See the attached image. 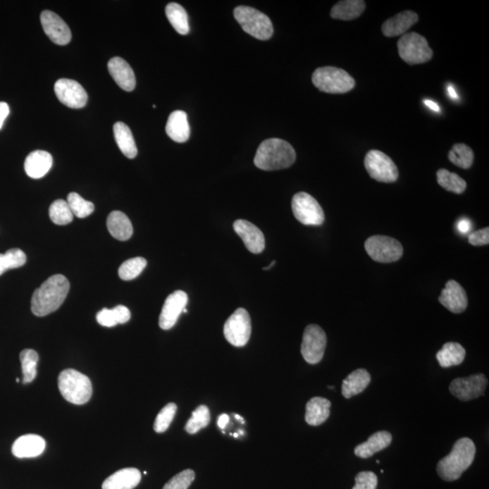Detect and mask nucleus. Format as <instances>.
Wrapping results in <instances>:
<instances>
[{"instance_id": "8fccbe9b", "label": "nucleus", "mask_w": 489, "mask_h": 489, "mask_svg": "<svg viewBox=\"0 0 489 489\" xmlns=\"http://www.w3.org/2000/svg\"><path fill=\"white\" fill-rule=\"evenodd\" d=\"M424 104L425 106L430 108V109L433 110V112L440 113V108L439 106V104L435 103V101L431 100H424Z\"/></svg>"}, {"instance_id": "3c124183", "label": "nucleus", "mask_w": 489, "mask_h": 489, "mask_svg": "<svg viewBox=\"0 0 489 489\" xmlns=\"http://www.w3.org/2000/svg\"><path fill=\"white\" fill-rule=\"evenodd\" d=\"M447 93H449V95L450 97H452V99H458L459 95L458 94H457V92L455 91V89H454L452 85H449V87H447Z\"/></svg>"}, {"instance_id": "9b49d317", "label": "nucleus", "mask_w": 489, "mask_h": 489, "mask_svg": "<svg viewBox=\"0 0 489 489\" xmlns=\"http://www.w3.org/2000/svg\"><path fill=\"white\" fill-rule=\"evenodd\" d=\"M249 314L244 308H239L231 314L224 326V335L230 345L243 347L249 341L251 335Z\"/></svg>"}, {"instance_id": "9d476101", "label": "nucleus", "mask_w": 489, "mask_h": 489, "mask_svg": "<svg viewBox=\"0 0 489 489\" xmlns=\"http://www.w3.org/2000/svg\"><path fill=\"white\" fill-rule=\"evenodd\" d=\"M365 250L374 261L392 263L403 255V247L398 240L387 236H373L364 244Z\"/></svg>"}, {"instance_id": "58836bf2", "label": "nucleus", "mask_w": 489, "mask_h": 489, "mask_svg": "<svg viewBox=\"0 0 489 489\" xmlns=\"http://www.w3.org/2000/svg\"><path fill=\"white\" fill-rule=\"evenodd\" d=\"M209 422H211V412L209 408L206 405L199 406L192 412V418L187 422L185 431L189 434H196L202 428L207 427Z\"/></svg>"}, {"instance_id": "4d7b16f0", "label": "nucleus", "mask_w": 489, "mask_h": 489, "mask_svg": "<svg viewBox=\"0 0 489 489\" xmlns=\"http://www.w3.org/2000/svg\"><path fill=\"white\" fill-rule=\"evenodd\" d=\"M237 436H239V434H237V433H235V434H234V437H235V438H237Z\"/></svg>"}, {"instance_id": "bb28decb", "label": "nucleus", "mask_w": 489, "mask_h": 489, "mask_svg": "<svg viewBox=\"0 0 489 489\" xmlns=\"http://www.w3.org/2000/svg\"><path fill=\"white\" fill-rule=\"evenodd\" d=\"M371 383L370 373L365 369L352 371L342 382V393L345 399L360 395Z\"/></svg>"}, {"instance_id": "c03bdc74", "label": "nucleus", "mask_w": 489, "mask_h": 489, "mask_svg": "<svg viewBox=\"0 0 489 489\" xmlns=\"http://www.w3.org/2000/svg\"><path fill=\"white\" fill-rule=\"evenodd\" d=\"M378 478L376 473L363 471L355 477V485L352 489H376Z\"/></svg>"}, {"instance_id": "6ab92c4d", "label": "nucleus", "mask_w": 489, "mask_h": 489, "mask_svg": "<svg viewBox=\"0 0 489 489\" xmlns=\"http://www.w3.org/2000/svg\"><path fill=\"white\" fill-rule=\"evenodd\" d=\"M46 449V441L36 434L24 435L18 438L12 446L13 455L18 459L37 458Z\"/></svg>"}, {"instance_id": "c9c22d12", "label": "nucleus", "mask_w": 489, "mask_h": 489, "mask_svg": "<svg viewBox=\"0 0 489 489\" xmlns=\"http://www.w3.org/2000/svg\"><path fill=\"white\" fill-rule=\"evenodd\" d=\"M449 160L456 166L465 170L469 169L474 161V152L468 145L457 144L450 151Z\"/></svg>"}, {"instance_id": "de8ad7c7", "label": "nucleus", "mask_w": 489, "mask_h": 489, "mask_svg": "<svg viewBox=\"0 0 489 489\" xmlns=\"http://www.w3.org/2000/svg\"><path fill=\"white\" fill-rule=\"evenodd\" d=\"M9 112H11V110H9L8 104L1 101L0 103V129L4 125L5 120L8 116Z\"/></svg>"}, {"instance_id": "393cba45", "label": "nucleus", "mask_w": 489, "mask_h": 489, "mask_svg": "<svg viewBox=\"0 0 489 489\" xmlns=\"http://www.w3.org/2000/svg\"><path fill=\"white\" fill-rule=\"evenodd\" d=\"M392 436L388 431H378L371 435L366 442L355 447L354 454L359 458L368 459L374 454L382 452L392 443Z\"/></svg>"}, {"instance_id": "a19ab883", "label": "nucleus", "mask_w": 489, "mask_h": 489, "mask_svg": "<svg viewBox=\"0 0 489 489\" xmlns=\"http://www.w3.org/2000/svg\"><path fill=\"white\" fill-rule=\"evenodd\" d=\"M68 203L73 215L79 218L88 217L94 211V203L85 201L78 193L71 192L68 196Z\"/></svg>"}, {"instance_id": "b1692460", "label": "nucleus", "mask_w": 489, "mask_h": 489, "mask_svg": "<svg viewBox=\"0 0 489 489\" xmlns=\"http://www.w3.org/2000/svg\"><path fill=\"white\" fill-rule=\"evenodd\" d=\"M165 129L168 136L174 142L182 144L188 141L190 135L188 116L183 111H174L170 114Z\"/></svg>"}, {"instance_id": "a211bd4d", "label": "nucleus", "mask_w": 489, "mask_h": 489, "mask_svg": "<svg viewBox=\"0 0 489 489\" xmlns=\"http://www.w3.org/2000/svg\"><path fill=\"white\" fill-rule=\"evenodd\" d=\"M234 230L243 240L244 246L253 254L261 253L265 249V237L261 230L249 221L239 220L234 222Z\"/></svg>"}, {"instance_id": "39448f33", "label": "nucleus", "mask_w": 489, "mask_h": 489, "mask_svg": "<svg viewBox=\"0 0 489 489\" xmlns=\"http://www.w3.org/2000/svg\"><path fill=\"white\" fill-rule=\"evenodd\" d=\"M314 87L327 94H346L355 87L354 79L344 69L326 66L314 72Z\"/></svg>"}, {"instance_id": "423d86ee", "label": "nucleus", "mask_w": 489, "mask_h": 489, "mask_svg": "<svg viewBox=\"0 0 489 489\" xmlns=\"http://www.w3.org/2000/svg\"><path fill=\"white\" fill-rule=\"evenodd\" d=\"M234 16L242 30L256 39L268 40L274 33L270 18L256 8L240 6L235 8Z\"/></svg>"}, {"instance_id": "ea45409f", "label": "nucleus", "mask_w": 489, "mask_h": 489, "mask_svg": "<svg viewBox=\"0 0 489 489\" xmlns=\"http://www.w3.org/2000/svg\"><path fill=\"white\" fill-rule=\"evenodd\" d=\"M27 262V256L21 249H13L0 254V276L6 270L21 268Z\"/></svg>"}, {"instance_id": "ddd939ff", "label": "nucleus", "mask_w": 489, "mask_h": 489, "mask_svg": "<svg viewBox=\"0 0 489 489\" xmlns=\"http://www.w3.org/2000/svg\"><path fill=\"white\" fill-rule=\"evenodd\" d=\"M484 374H475L466 378H457L450 385V392L462 402L471 401L483 396L488 386Z\"/></svg>"}, {"instance_id": "cd10ccee", "label": "nucleus", "mask_w": 489, "mask_h": 489, "mask_svg": "<svg viewBox=\"0 0 489 489\" xmlns=\"http://www.w3.org/2000/svg\"><path fill=\"white\" fill-rule=\"evenodd\" d=\"M331 402L322 397H314L307 402L306 421L311 426H319L327 421L330 416Z\"/></svg>"}, {"instance_id": "1a4fd4ad", "label": "nucleus", "mask_w": 489, "mask_h": 489, "mask_svg": "<svg viewBox=\"0 0 489 489\" xmlns=\"http://www.w3.org/2000/svg\"><path fill=\"white\" fill-rule=\"evenodd\" d=\"M364 166L368 174L377 182L392 183L398 180V168L383 151L373 150L368 152L364 159Z\"/></svg>"}, {"instance_id": "2eb2a0df", "label": "nucleus", "mask_w": 489, "mask_h": 489, "mask_svg": "<svg viewBox=\"0 0 489 489\" xmlns=\"http://www.w3.org/2000/svg\"><path fill=\"white\" fill-rule=\"evenodd\" d=\"M188 295L182 290L173 292L167 297L159 319V326L161 329L170 330L176 325L180 314L188 304Z\"/></svg>"}, {"instance_id": "603ef678", "label": "nucleus", "mask_w": 489, "mask_h": 489, "mask_svg": "<svg viewBox=\"0 0 489 489\" xmlns=\"http://www.w3.org/2000/svg\"><path fill=\"white\" fill-rule=\"evenodd\" d=\"M276 264V261H273L268 266H266V268H264V270H268L272 268L273 266H274Z\"/></svg>"}, {"instance_id": "0eeeda50", "label": "nucleus", "mask_w": 489, "mask_h": 489, "mask_svg": "<svg viewBox=\"0 0 489 489\" xmlns=\"http://www.w3.org/2000/svg\"><path fill=\"white\" fill-rule=\"evenodd\" d=\"M397 44L400 56L409 65H420L433 58V52L426 38L416 32L403 35Z\"/></svg>"}, {"instance_id": "f704fd0d", "label": "nucleus", "mask_w": 489, "mask_h": 489, "mask_svg": "<svg viewBox=\"0 0 489 489\" xmlns=\"http://www.w3.org/2000/svg\"><path fill=\"white\" fill-rule=\"evenodd\" d=\"M39 357L37 352L32 349H25L20 354L22 373H23V383H30L36 379L37 374V364Z\"/></svg>"}, {"instance_id": "5fc2aeb1", "label": "nucleus", "mask_w": 489, "mask_h": 489, "mask_svg": "<svg viewBox=\"0 0 489 489\" xmlns=\"http://www.w3.org/2000/svg\"><path fill=\"white\" fill-rule=\"evenodd\" d=\"M328 388L331 389V390H335V387H333V386H329Z\"/></svg>"}, {"instance_id": "49530a36", "label": "nucleus", "mask_w": 489, "mask_h": 489, "mask_svg": "<svg viewBox=\"0 0 489 489\" xmlns=\"http://www.w3.org/2000/svg\"><path fill=\"white\" fill-rule=\"evenodd\" d=\"M457 228H458L459 233L466 234L469 233L472 228L471 221H469L468 218H462V220L458 221Z\"/></svg>"}, {"instance_id": "864d4df0", "label": "nucleus", "mask_w": 489, "mask_h": 489, "mask_svg": "<svg viewBox=\"0 0 489 489\" xmlns=\"http://www.w3.org/2000/svg\"><path fill=\"white\" fill-rule=\"evenodd\" d=\"M235 417H236L237 420H239L240 421L242 422V423H244L243 419L241 418L240 415L235 414Z\"/></svg>"}, {"instance_id": "a878e982", "label": "nucleus", "mask_w": 489, "mask_h": 489, "mask_svg": "<svg viewBox=\"0 0 489 489\" xmlns=\"http://www.w3.org/2000/svg\"><path fill=\"white\" fill-rule=\"evenodd\" d=\"M108 230L114 239L126 241L131 239L133 228L131 221L122 211H113L108 216Z\"/></svg>"}, {"instance_id": "79ce46f5", "label": "nucleus", "mask_w": 489, "mask_h": 489, "mask_svg": "<svg viewBox=\"0 0 489 489\" xmlns=\"http://www.w3.org/2000/svg\"><path fill=\"white\" fill-rule=\"evenodd\" d=\"M177 405L175 403H169L161 409L155 420L154 428L155 433H163L169 428L171 422L175 417Z\"/></svg>"}, {"instance_id": "473e14b6", "label": "nucleus", "mask_w": 489, "mask_h": 489, "mask_svg": "<svg viewBox=\"0 0 489 489\" xmlns=\"http://www.w3.org/2000/svg\"><path fill=\"white\" fill-rule=\"evenodd\" d=\"M168 20L178 33L185 36L190 32L189 18L185 8L178 3H170L165 8Z\"/></svg>"}, {"instance_id": "2f4dec72", "label": "nucleus", "mask_w": 489, "mask_h": 489, "mask_svg": "<svg viewBox=\"0 0 489 489\" xmlns=\"http://www.w3.org/2000/svg\"><path fill=\"white\" fill-rule=\"evenodd\" d=\"M130 319H131V312L125 306H117L113 309L104 308L97 316L98 323L104 327H113L119 323L123 325L129 322Z\"/></svg>"}, {"instance_id": "4be33fe9", "label": "nucleus", "mask_w": 489, "mask_h": 489, "mask_svg": "<svg viewBox=\"0 0 489 489\" xmlns=\"http://www.w3.org/2000/svg\"><path fill=\"white\" fill-rule=\"evenodd\" d=\"M53 166L52 155L46 151H35L25 161V171L32 179H41Z\"/></svg>"}, {"instance_id": "aec40b11", "label": "nucleus", "mask_w": 489, "mask_h": 489, "mask_svg": "<svg viewBox=\"0 0 489 489\" xmlns=\"http://www.w3.org/2000/svg\"><path fill=\"white\" fill-rule=\"evenodd\" d=\"M108 70L118 87L126 92L135 90L136 79L131 66L120 57H113L108 62Z\"/></svg>"}, {"instance_id": "dca6fc26", "label": "nucleus", "mask_w": 489, "mask_h": 489, "mask_svg": "<svg viewBox=\"0 0 489 489\" xmlns=\"http://www.w3.org/2000/svg\"><path fill=\"white\" fill-rule=\"evenodd\" d=\"M41 24L47 36L53 43L66 46L72 39L71 30L58 15L50 11H44L41 14Z\"/></svg>"}, {"instance_id": "412c9836", "label": "nucleus", "mask_w": 489, "mask_h": 489, "mask_svg": "<svg viewBox=\"0 0 489 489\" xmlns=\"http://www.w3.org/2000/svg\"><path fill=\"white\" fill-rule=\"evenodd\" d=\"M419 16L415 12L407 11L399 13L395 17L384 22L382 30L384 36L395 37L403 36L412 25L417 23Z\"/></svg>"}, {"instance_id": "7c9ffc66", "label": "nucleus", "mask_w": 489, "mask_h": 489, "mask_svg": "<svg viewBox=\"0 0 489 489\" xmlns=\"http://www.w3.org/2000/svg\"><path fill=\"white\" fill-rule=\"evenodd\" d=\"M437 360L442 368L456 366L463 363L466 357L464 347L458 342H447L442 349L438 352Z\"/></svg>"}, {"instance_id": "c756f323", "label": "nucleus", "mask_w": 489, "mask_h": 489, "mask_svg": "<svg viewBox=\"0 0 489 489\" xmlns=\"http://www.w3.org/2000/svg\"><path fill=\"white\" fill-rule=\"evenodd\" d=\"M364 9L365 2L361 0L339 1L333 6L331 17L339 20H354L363 14Z\"/></svg>"}, {"instance_id": "09e8293b", "label": "nucleus", "mask_w": 489, "mask_h": 489, "mask_svg": "<svg viewBox=\"0 0 489 489\" xmlns=\"http://www.w3.org/2000/svg\"><path fill=\"white\" fill-rule=\"evenodd\" d=\"M228 421H230V416L228 414H221L218 419V426L221 428H226Z\"/></svg>"}, {"instance_id": "4c0bfd02", "label": "nucleus", "mask_w": 489, "mask_h": 489, "mask_svg": "<svg viewBox=\"0 0 489 489\" xmlns=\"http://www.w3.org/2000/svg\"><path fill=\"white\" fill-rule=\"evenodd\" d=\"M146 266H147V261L144 257H133V259L126 260L120 266L119 276L125 281L132 280L142 274Z\"/></svg>"}, {"instance_id": "37998d69", "label": "nucleus", "mask_w": 489, "mask_h": 489, "mask_svg": "<svg viewBox=\"0 0 489 489\" xmlns=\"http://www.w3.org/2000/svg\"><path fill=\"white\" fill-rule=\"evenodd\" d=\"M195 479V472L186 469L174 476L163 489H188Z\"/></svg>"}, {"instance_id": "f8f14e48", "label": "nucleus", "mask_w": 489, "mask_h": 489, "mask_svg": "<svg viewBox=\"0 0 489 489\" xmlns=\"http://www.w3.org/2000/svg\"><path fill=\"white\" fill-rule=\"evenodd\" d=\"M326 344L325 331L319 326H308L304 330L301 346V354L307 363L319 364L325 355Z\"/></svg>"}, {"instance_id": "7ed1b4c3", "label": "nucleus", "mask_w": 489, "mask_h": 489, "mask_svg": "<svg viewBox=\"0 0 489 489\" xmlns=\"http://www.w3.org/2000/svg\"><path fill=\"white\" fill-rule=\"evenodd\" d=\"M476 445L469 438L457 440L452 452L440 460L437 472L445 481H455L471 466L476 456Z\"/></svg>"}, {"instance_id": "20e7f679", "label": "nucleus", "mask_w": 489, "mask_h": 489, "mask_svg": "<svg viewBox=\"0 0 489 489\" xmlns=\"http://www.w3.org/2000/svg\"><path fill=\"white\" fill-rule=\"evenodd\" d=\"M58 388L66 401L76 405L85 404L93 395L90 379L74 369H66L59 374Z\"/></svg>"}, {"instance_id": "f257e3e1", "label": "nucleus", "mask_w": 489, "mask_h": 489, "mask_svg": "<svg viewBox=\"0 0 489 489\" xmlns=\"http://www.w3.org/2000/svg\"><path fill=\"white\" fill-rule=\"evenodd\" d=\"M69 289V281L65 276H51L34 292L31 300L32 313L42 317L55 312L66 300Z\"/></svg>"}, {"instance_id": "a18cd8bd", "label": "nucleus", "mask_w": 489, "mask_h": 489, "mask_svg": "<svg viewBox=\"0 0 489 489\" xmlns=\"http://www.w3.org/2000/svg\"><path fill=\"white\" fill-rule=\"evenodd\" d=\"M469 242L476 247L487 246L489 243V228H482L469 234Z\"/></svg>"}, {"instance_id": "e433bc0d", "label": "nucleus", "mask_w": 489, "mask_h": 489, "mask_svg": "<svg viewBox=\"0 0 489 489\" xmlns=\"http://www.w3.org/2000/svg\"><path fill=\"white\" fill-rule=\"evenodd\" d=\"M49 216L53 223L63 226L71 223L74 215L71 209L69 208L68 202L63 199H57L51 204L49 208Z\"/></svg>"}, {"instance_id": "f03ea898", "label": "nucleus", "mask_w": 489, "mask_h": 489, "mask_svg": "<svg viewBox=\"0 0 489 489\" xmlns=\"http://www.w3.org/2000/svg\"><path fill=\"white\" fill-rule=\"evenodd\" d=\"M297 160L295 149L284 140H266L257 148L254 163L260 170L278 171L291 167Z\"/></svg>"}, {"instance_id": "f3484780", "label": "nucleus", "mask_w": 489, "mask_h": 489, "mask_svg": "<svg viewBox=\"0 0 489 489\" xmlns=\"http://www.w3.org/2000/svg\"><path fill=\"white\" fill-rule=\"evenodd\" d=\"M439 301L443 307L454 314L464 312L469 304L465 289L455 280L447 282L445 288L441 291Z\"/></svg>"}, {"instance_id": "5701e85b", "label": "nucleus", "mask_w": 489, "mask_h": 489, "mask_svg": "<svg viewBox=\"0 0 489 489\" xmlns=\"http://www.w3.org/2000/svg\"><path fill=\"white\" fill-rule=\"evenodd\" d=\"M142 474L137 469H120L104 481L103 489H133L141 482Z\"/></svg>"}, {"instance_id": "72a5a7b5", "label": "nucleus", "mask_w": 489, "mask_h": 489, "mask_svg": "<svg viewBox=\"0 0 489 489\" xmlns=\"http://www.w3.org/2000/svg\"><path fill=\"white\" fill-rule=\"evenodd\" d=\"M437 180L443 189L447 192L462 194L466 189V182L458 174L450 173L446 169L437 171Z\"/></svg>"}, {"instance_id": "4468645a", "label": "nucleus", "mask_w": 489, "mask_h": 489, "mask_svg": "<svg viewBox=\"0 0 489 489\" xmlns=\"http://www.w3.org/2000/svg\"><path fill=\"white\" fill-rule=\"evenodd\" d=\"M55 93L63 104L73 109L87 106L88 94L78 82L71 79H59L55 84Z\"/></svg>"}, {"instance_id": "c85d7f7f", "label": "nucleus", "mask_w": 489, "mask_h": 489, "mask_svg": "<svg viewBox=\"0 0 489 489\" xmlns=\"http://www.w3.org/2000/svg\"><path fill=\"white\" fill-rule=\"evenodd\" d=\"M114 139L117 145L127 158L135 159L137 156L138 150L136 147L131 129L122 122L114 123Z\"/></svg>"}, {"instance_id": "6e6552de", "label": "nucleus", "mask_w": 489, "mask_h": 489, "mask_svg": "<svg viewBox=\"0 0 489 489\" xmlns=\"http://www.w3.org/2000/svg\"><path fill=\"white\" fill-rule=\"evenodd\" d=\"M295 218L307 226H320L325 221V213L318 202L307 192H298L292 199Z\"/></svg>"}, {"instance_id": "6e6d98bb", "label": "nucleus", "mask_w": 489, "mask_h": 489, "mask_svg": "<svg viewBox=\"0 0 489 489\" xmlns=\"http://www.w3.org/2000/svg\"><path fill=\"white\" fill-rule=\"evenodd\" d=\"M16 382H17V383L20 382V380H19V378H17V379H16Z\"/></svg>"}]
</instances>
